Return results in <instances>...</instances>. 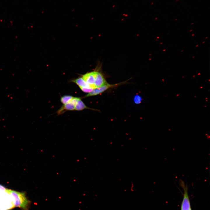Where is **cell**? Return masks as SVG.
I'll return each instance as SVG.
<instances>
[{"instance_id":"6da1fadb","label":"cell","mask_w":210,"mask_h":210,"mask_svg":"<svg viewBox=\"0 0 210 210\" xmlns=\"http://www.w3.org/2000/svg\"><path fill=\"white\" fill-rule=\"evenodd\" d=\"M6 192L11 196L14 206L20 208L23 210H28L30 202L24 192L9 189H7Z\"/></svg>"},{"instance_id":"7a4b0ae2","label":"cell","mask_w":210,"mask_h":210,"mask_svg":"<svg viewBox=\"0 0 210 210\" xmlns=\"http://www.w3.org/2000/svg\"><path fill=\"white\" fill-rule=\"evenodd\" d=\"M180 185L184 191L183 197L182 202L181 210H189L191 208L190 201L188 194V187L184 182L179 180Z\"/></svg>"},{"instance_id":"3957f363","label":"cell","mask_w":210,"mask_h":210,"mask_svg":"<svg viewBox=\"0 0 210 210\" xmlns=\"http://www.w3.org/2000/svg\"><path fill=\"white\" fill-rule=\"evenodd\" d=\"M122 83H120L114 84H110L107 83L101 87L95 88L91 92L87 94L85 96V97L94 96L100 94L108 89L111 88L116 87L121 84Z\"/></svg>"},{"instance_id":"277c9868","label":"cell","mask_w":210,"mask_h":210,"mask_svg":"<svg viewBox=\"0 0 210 210\" xmlns=\"http://www.w3.org/2000/svg\"><path fill=\"white\" fill-rule=\"evenodd\" d=\"M97 71H93L87 73L82 76V77L85 81L90 85L95 87L94 85Z\"/></svg>"},{"instance_id":"5b68a950","label":"cell","mask_w":210,"mask_h":210,"mask_svg":"<svg viewBox=\"0 0 210 210\" xmlns=\"http://www.w3.org/2000/svg\"><path fill=\"white\" fill-rule=\"evenodd\" d=\"M107 83H108L102 74L100 72L97 71L94 83V85L95 88L101 87Z\"/></svg>"},{"instance_id":"8992f818","label":"cell","mask_w":210,"mask_h":210,"mask_svg":"<svg viewBox=\"0 0 210 210\" xmlns=\"http://www.w3.org/2000/svg\"><path fill=\"white\" fill-rule=\"evenodd\" d=\"M72 81L77 84L79 87H88L95 88L93 87L87 83L82 77L74 80Z\"/></svg>"},{"instance_id":"52a82bcc","label":"cell","mask_w":210,"mask_h":210,"mask_svg":"<svg viewBox=\"0 0 210 210\" xmlns=\"http://www.w3.org/2000/svg\"><path fill=\"white\" fill-rule=\"evenodd\" d=\"M64 110H75V106L70 102L65 104L59 109L58 112V114L62 113Z\"/></svg>"},{"instance_id":"ba28073f","label":"cell","mask_w":210,"mask_h":210,"mask_svg":"<svg viewBox=\"0 0 210 210\" xmlns=\"http://www.w3.org/2000/svg\"><path fill=\"white\" fill-rule=\"evenodd\" d=\"M75 110L80 111L85 109L89 108L80 99L75 105Z\"/></svg>"},{"instance_id":"9c48e42d","label":"cell","mask_w":210,"mask_h":210,"mask_svg":"<svg viewBox=\"0 0 210 210\" xmlns=\"http://www.w3.org/2000/svg\"><path fill=\"white\" fill-rule=\"evenodd\" d=\"M74 97L70 95H65L61 98V102L64 104L69 102Z\"/></svg>"},{"instance_id":"30bf717a","label":"cell","mask_w":210,"mask_h":210,"mask_svg":"<svg viewBox=\"0 0 210 210\" xmlns=\"http://www.w3.org/2000/svg\"><path fill=\"white\" fill-rule=\"evenodd\" d=\"M142 99L141 97L138 95H136L134 99V102L136 104H139L141 102Z\"/></svg>"},{"instance_id":"8fae6325","label":"cell","mask_w":210,"mask_h":210,"mask_svg":"<svg viewBox=\"0 0 210 210\" xmlns=\"http://www.w3.org/2000/svg\"><path fill=\"white\" fill-rule=\"evenodd\" d=\"M80 88L83 92L86 93H90L94 89L91 88L80 87Z\"/></svg>"},{"instance_id":"7c38bea8","label":"cell","mask_w":210,"mask_h":210,"mask_svg":"<svg viewBox=\"0 0 210 210\" xmlns=\"http://www.w3.org/2000/svg\"><path fill=\"white\" fill-rule=\"evenodd\" d=\"M80 99L78 97H73L69 102L75 105Z\"/></svg>"},{"instance_id":"4fadbf2b","label":"cell","mask_w":210,"mask_h":210,"mask_svg":"<svg viewBox=\"0 0 210 210\" xmlns=\"http://www.w3.org/2000/svg\"><path fill=\"white\" fill-rule=\"evenodd\" d=\"M189 210H192V209H191V207L189 209Z\"/></svg>"},{"instance_id":"5bb4252c","label":"cell","mask_w":210,"mask_h":210,"mask_svg":"<svg viewBox=\"0 0 210 210\" xmlns=\"http://www.w3.org/2000/svg\"></svg>"}]
</instances>
